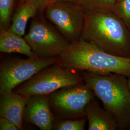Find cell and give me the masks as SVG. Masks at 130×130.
<instances>
[{
  "label": "cell",
  "instance_id": "6da1fadb",
  "mask_svg": "<svg viewBox=\"0 0 130 130\" xmlns=\"http://www.w3.org/2000/svg\"><path fill=\"white\" fill-rule=\"evenodd\" d=\"M80 38L113 55L130 57V28L112 10L86 12Z\"/></svg>",
  "mask_w": 130,
  "mask_h": 130
},
{
  "label": "cell",
  "instance_id": "7a4b0ae2",
  "mask_svg": "<svg viewBox=\"0 0 130 130\" xmlns=\"http://www.w3.org/2000/svg\"><path fill=\"white\" fill-rule=\"evenodd\" d=\"M59 58L61 65L80 72L130 77V57L113 55L82 38L70 43Z\"/></svg>",
  "mask_w": 130,
  "mask_h": 130
},
{
  "label": "cell",
  "instance_id": "3957f363",
  "mask_svg": "<svg viewBox=\"0 0 130 130\" xmlns=\"http://www.w3.org/2000/svg\"><path fill=\"white\" fill-rule=\"evenodd\" d=\"M85 83L92 90L104 108L116 119L119 129L124 130L130 124V89L128 78L111 73L98 74L82 71Z\"/></svg>",
  "mask_w": 130,
  "mask_h": 130
},
{
  "label": "cell",
  "instance_id": "277c9868",
  "mask_svg": "<svg viewBox=\"0 0 130 130\" xmlns=\"http://www.w3.org/2000/svg\"><path fill=\"white\" fill-rule=\"evenodd\" d=\"M84 83L82 72L57 62L42 69L14 91L28 98L35 95H50L60 89Z\"/></svg>",
  "mask_w": 130,
  "mask_h": 130
},
{
  "label": "cell",
  "instance_id": "5b68a950",
  "mask_svg": "<svg viewBox=\"0 0 130 130\" xmlns=\"http://www.w3.org/2000/svg\"><path fill=\"white\" fill-rule=\"evenodd\" d=\"M87 84L60 89L49 95L52 110L56 120L77 119L85 117V109L95 97Z\"/></svg>",
  "mask_w": 130,
  "mask_h": 130
},
{
  "label": "cell",
  "instance_id": "8992f818",
  "mask_svg": "<svg viewBox=\"0 0 130 130\" xmlns=\"http://www.w3.org/2000/svg\"><path fill=\"white\" fill-rule=\"evenodd\" d=\"M59 56L51 58H14L1 62L0 94L11 92L14 89L49 65L58 62Z\"/></svg>",
  "mask_w": 130,
  "mask_h": 130
},
{
  "label": "cell",
  "instance_id": "52a82bcc",
  "mask_svg": "<svg viewBox=\"0 0 130 130\" xmlns=\"http://www.w3.org/2000/svg\"><path fill=\"white\" fill-rule=\"evenodd\" d=\"M61 34L45 21L35 19L24 39L38 57L51 58L59 56L70 45Z\"/></svg>",
  "mask_w": 130,
  "mask_h": 130
},
{
  "label": "cell",
  "instance_id": "ba28073f",
  "mask_svg": "<svg viewBox=\"0 0 130 130\" xmlns=\"http://www.w3.org/2000/svg\"><path fill=\"white\" fill-rule=\"evenodd\" d=\"M47 18L70 43L79 39L84 29L85 12L78 4L59 1L47 6Z\"/></svg>",
  "mask_w": 130,
  "mask_h": 130
},
{
  "label": "cell",
  "instance_id": "9c48e42d",
  "mask_svg": "<svg viewBox=\"0 0 130 130\" xmlns=\"http://www.w3.org/2000/svg\"><path fill=\"white\" fill-rule=\"evenodd\" d=\"M56 120L50 104L49 95H35L27 98L23 121L41 130H54Z\"/></svg>",
  "mask_w": 130,
  "mask_h": 130
},
{
  "label": "cell",
  "instance_id": "30bf717a",
  "mask_svg": "<svg viewBox=\"0 0 130 130\" xmlns=\"http://www.w3.org/2000/svg\"><path fill=\"white\" fill-rule=\"evenodd\" d=\"M27 98L13 91L3 93L0 97V116L6 118L23 129V113Z\"/></svg>",
  "mask_w": 130,
  "mask_h": 130
},
{
  "label": "cell",
  "instance_id": "8fae6325",
  "mask_svg": "<svg viewBox=\"0 0 130 130\" xmlns=\"http://www.w3.org/2000/svg\"><path fill=\"white\" fill-rule=\"evenodd\" d=\"M95 96L90 101L85 109V117L89 130H116L119 126L111 113L103 108Z\"/></svg>",
  "mask_w": 130,
  "mask_h": 130
},
{
  "label": "cell",
  "instance_id": "7c38bea8",
  "mask_svg": "<svg viewBox=\"0 0 130 130\" xmlns=\"http://www.w3.org/2000/svg\"><path fill=\"white\" fill-rule=\"evenodd\" d=\"M0 51L11 54L19 53L28 57H38L26 40L0 26Z\"/></svg>",
  "mask_w": 130,
  "mask_h": 130
},
{
  "label": "cell",
  "instance_id": "4fadbf2b",
  "mask_svg": "<svg viewBox=\"0 0 130 130\" xmlns=\"http://www.w3.org/2000/svg\"><path fill=\"white\" fill-rule=\"evenodd\" d=\"M38 9L35 5L28 1L19 8L14 15L12 23L8 30L23 37L25 33L28 20L35 15Z\"/></svg>",
  "mask_w": 130,
  "mask_h": 130
},
{
  "label": "cell",
  "instance_id": "5bb4252c",
  "mask_svg": "<svg viewBox=\"0 0 130 130\" xmlns=\"http://www.w3.org/2000/svg\"><path fill=\"white\" fill-rule=\"evenodd\" d=\"M116 2L117 0H79L77 4L86 13L98 10L112 11Z\"/></svg>",
  "mask_w": 130,
  "mask_h": 130
},
{
  "label": "cell",
  "instance_id": "9a60e30c",
  "mask_svg": "<svg viewBox=\"0 0 130 130\" xmlns=\"http://www.w3.org/2000/svg\"><path fill=\"white\" fill-rule=\"evenodd\" d=\"M86 117L65 120H56L54 130H84L86 126Z\"/></svg>",
  "mask_w": 130,
  "mask_h": 130
},
{
  "label": "cell",
  "instance_id": "2e32d148",
  "mask_svg": "<svg viewBox=\"0 0 130 130\" xmlns=\"http://www.w3.org/2000/svg\"><path fill=\"white\" fill-rule=\"evenodd\" d=\"M14 0H0V26L8 29L12 13Z\"/></svg>",
  "mask_w": 130,
  "mask_h": 130
},
{
  "label": "cell",
  "instance_id": "e0dca14e",
  "mask_svg": "<svg viewBox=\"0 0 130 130\" xmlns=\"http://www.w3.org/2000/svg\"><path fill=\"white\" fill-rule=\"evenodd\" d=\"M112 11L122 19L130 28V0L117 2Z\"/></svg>",
  "mask_w": 130,
  "mask_h": 130
},
{
  "label": "cell",
  "instance_id": "ac0fdd59",
  "mask_svg": "<svg viewBox=\"0 0 130 130\" xmlns=\"http://www.w3.org/2000/svg\"><path fill=\"white\" fill-rule=\"evenodd\" d=\"M0 130H19V128L14 122L9 120L0 117Z\"/></svg>",
  "mask_w": 130,
  "mask_h": 130
},
{
  "label": "cell",
  "instance_id": "d6986e66",
  "mask_svg": "<svg viewBox=\"0 0 130 130\" xmlns=\"http://www.w3.org/2000/svg\"><path fill=\"white\" fill-rule=\"evenodd\" d=\"M79 0H45L42 7V9H44L47 6H48V5H51L52 4L57 2H59V1H66V2H72V3H74L77 4Z\"/></svg>",
  "mask_w": 130,
  "mask_h": 130
},
{
  "label": "cell",
  "instance_id": "ffe728a7",
  "mask_svg": "<svg viewBox=\"0 0 130 130\" xmlns=\"http://www.w3.org/2000/svg\"><path fill=\"white\" fill-rule=\"evenodd\" d=\"M30 2L33 4L35 5L39 9H42L43 4L45 0H28Z\"/></svg>",
  "mask_w": 130,
  "mask_h": 130
},
{
  "label": "cell",
  "instance_id": "44dd1931",
  "mask_svg": "<svg viewBox=\"0 0 130 130\" xmlns=\"http://www.w3.org/2000/svg\"><path fill=\"white\" fill-rule=\"evenodd\" d=\"M128 84H129V87H130V77H129V78H128Z\"/></svg>",
  "mask_w": 130,
  "mask_h": 130
},
{
  "label": "cell",
  "instance_id": "7402d4cb",
  "mask_svg": "<svg viewBox=\"0 0 130 130\" xmlns=\"http://www.w3.org/2000/svg\"><path fill=\"white\" fill-rule=\"evenodd\" d=\"M121 1V0H117V2H118V1Z\"/></svg>",
  "mask_w": 130,
  "mask_h": 130
},
{
  "label": "cell",
  "instance_id": "603a6c76",
  "mask_svg": "<svg viewBox=\"0 0 130 130\" xmlns=\"http://www.w3.org/2000/svg\"></svg>",
  "mask_w": 130,
  "mask_h": 130
}]
</instances>
